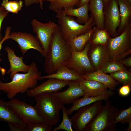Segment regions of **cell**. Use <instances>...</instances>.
Returning <instances> with one entry per match:
<instances>
[{
  "instance_id": "obj_23",
  "label": "cell",
  "mask_w": 131,
  "mask_h": 131,
  "mask_svg": "<svg viewBox=\"0 0 131 131\" xmlns=\"http://www.w3.org/2000/svg\"><path fill=\"white\" fill-rule=\"evenodd\" d=\"M89 4L90 15L93 17L96 26L104 29V4L102 0H91Z\"/></svg>"
},
{
  "instance_id": "obj_4",
  "label": "cell",
  "mask_w": 131,
  "mask_h": 131,
  "mask_svg": "<svg viewBox=\"0 0 131 131\" xmlns=\"http://www.w3.org/2000/svg\"><path fill=\"white\" fill-rule=\"evenodd\" d=\"M56 12V16L58 19L57 24L61 34L63 38L67 41L88 32L95 25L93 18L90 15L89 21L82 25L72 16L66 15L64 9Z\"/></svg>"
},
{
  "instance_id": "obj_29",
  "label": "cell",
  "mask_w": 131,
  "mask_h": 131,
  "mask_svg": "<svg viewBox=\"0 0 131 131\" xmlns=\"http://www.w3.org/2000/svg\"><path fill=\"white\" fill-rule=\"evenodd\" d=\"M23 3V1L21 0L18 1L3 0L1 4V6L8 12L17 14L21 10Z\"/></svg>"
},
{
  "instance_id": "obj_30",
  "label": "cell",
  "mask_w": 131,
  "mask_h": 131,
  "mask_svg": "<svg viewBox=\"0 0 131 131\" xmlns=\"http://www.w3.org/2000/svg\"><path fill=\"white\" fill-rule=\"evenodd\" d=\"M125 69L124 66L118 61L109 60L105 63L100 70L106 73L110 74Z\"/></svg>"
},
{
  "instance_id": "obj_44",
  "label": "cell",
  "mask_w": 131,
  "mask_h": 131,
  "mask_svg": "<svg viewBox=\"0 0 131 131\" xmlns=\"http://www.w3.org/2000/svg\"><path fill=\"white\" fill-rule=\"evenodd\" d=\"M0 91H1V90H0V94H1V92H0Z\"/></svg>"
},
{
  "instance_id": "obj_18",
  "label": "cell",
  "mask_w": 131,
  "mask_h": 131,
  "mask_svg": "<svg viewBox=\"0 0 131 131\" xmlns=\"http://www.w3.org/2000/svg\"><path fill=\"white\" fill-rule=\"evenodd\" d=\"M49 78L68 81H74L79 82L84 79L82 75L75 70L67 66L60 68L55 73L50 75L41 76L40 80Z\"/></svg>"
},
{
  "instance_id": "obj_37",
  "label": "cell",
  "mask_w": 131,
  "mask_h": 131,
  "mask_svg": "<svg viewBox=\"0 0 131 131\" xmlns=\"http://www.w3.org/2000/svg\"><path fill=\"white\" fill-rule=\"evenodd\" d=\"M124 66L130 67L131 66V56L118 61Z\"/></svg>"
},
{
  "instance_id": "obj_32",
  "label": "cell",
  "mask_w": 131,
  "mask_h": 131,
  "mask_svg": "<svg viewBox=\"0 0 131 131\" xmlns=\"http://www.w3.org/2000/svg\"><path fill=\"white\" fill-rule=\"evenodd\" d=\"M115 122L116 124L120 123L123 124L131 122V106L120 110L115 118Z\"/></svg>"
},
{
  "instance_id": "obj_36",
  "label": "cell",
  "mask_w": 131,
  "mask_h": 131,
  "mask_svg": "<svg viewBox=\"0 0 131 131\" xmlns=\"http://www.w3.org/2000/svg\"><path fill=\"white\" fill-rule=\"evenodd\" d=\"M9 12L5 10L4 8L0 7V42L2 40V37L1 33V29L2 23Z\"/></svg>"
},
{
  "instance_id": "obj_33",
  "label": "cell",
  "mask_w": 131,
  "mask_h": 131,
  "mask_svg": "<svg viewBox=\"0 0 131 131\" xmlns=\"http://www.w3.org/2000/svg\"><path fill=\"white\" fill-rule=\"evenodd\" d=\"M52 126L47 124L37 123L27 125L25 131H50Z\"/></svg>"
},
{
  "instance_id": "obj_9",
  "label": "cell",
  "mask_w": 131,
  "mask_h": 131,
  "mask_svg": "<svg viewBox=\"0 0 131 131\" xmlns=\"http://www.w3.org/2000/svg\"><path fill=\"white\" fill-rule=\"evenodd\" d=\"M31 25L35 34V37L46 54L58 24L51 20L43 23L34 19H32Z\"/></svg>"
},
{
  "instance_id": "obj_17",
  "label": "cell",
  "mask_w": 131,
  "mask_h": 131,
  "mask_svg": "<svg viewBox=\"0 0 131 131\" xmlns=\"http://www.w3.org/2000/svg\"><path fill=\"white\" fill-rule=\"evenodd\" d=\"M7 52V56L10 63V68L7 73H10V77L11 79L15 74L19 72L27 73L29 68V65L25 64L23 60L24 56L20 57L17 56L15 54V51L8 46L4 49Z\"/></svg>"
},
{
  "instance_id": "obj_10",
  "label": "cell",
  "mask_w": 131,
  "mask_h": 131,
  "mask_svg": "<svg viewBox=\"0 0 131 131\" xmlns=\"http://www.w3.org/2000/svg\"><path fill=\"white\" fill-rule=\"evenodd\" d=\"M90 44L89 41L83 49L80 52L71 50V55L67 65L82 75L95 71L92 66L88 56V52Z\"/></svg>"
},
{
  "instance_id": "obj_24",
  "label": "cell",
  "mask_w": 131,
  "mask_h": 131,
  "mask_svg": "<svg viewBox=\"0 0 131 131\" xmlns=\"http://www.w3.org/2000/svg\"><path fill=\"white\" fill-rule=\"evenodd\" d=\"M89 3L86 4L76 8H72L64 9L66 15L75 16L77 18V21L84 24L90 19L88 14Z\"/></svg>"
},
{
  "instance_id": "obj_3",
  "label": "cell",
  "mask_w": 131,
  "mask_h": 131,
  "mask_svg": "<svg viewBox=\"0 0 131 131\" xmlns=\"http://www.w3.org/2000/svg\"><path fill=\"white\" fill-rule=\"evenodd\" d=\"M35 106L47 124L51 126L59 122V113L64 104L53 93H44L35 97Z\"/></svg>"
},
{
  "instance_id": "obj_38",
  "label": "cell",
  "mask_w": 131,
  "mask_h": 131,
  "mask_svg": "<svg viewBox=\"0 0 131 131\" xmlns=\"http://www.w3.org/2000/svg\"><path fill=\"white\" fill-rule=\"evenodd\" d=\"M38 3H39V0H25V5L26 7Z\"/></svg>"
},
{
  "instance_id": "obj_15",
  "label": "cell",
  "mask_w": 131,
  "mask_h": 131,
  "mask_svg": "<svg viewBox=\"0 0 131 131\" xmlns=\"http://www.w3.org/2000/svg\"><path fill=\"white\" fill-rule=\"evenodd\" d=\"M41 84L34 88L28 90L26 92L27 96L34 97L37 95L44 93H54L61 90L68 86L69 82L49 78Z\"/></svg>"
},
{
  "instance_id": "obj_1",
  "label": "cell",
  "mask_w": 131,
  "mask_h": 131,
  "mask_svg": "<svg viewBox=\"0 0 131 131\" xmlns=\"http://www.w3.org/2000/svg\"><path fill=\"white\" fill-rule=\"evenodd\" d=\"M71 52L68 41L62 37L58 25L44 57L43 68L45 72L48 75L51 74L61 67L66 66Z\"/></svg>"
},
{
  "instance_id": "obj_28",
  "label": "cell",
  "mask_w": 131,
  "mask_h": 131,
  "mask_svg": "<svg viewBox=\"0 0 131 131\" xmlns=\"http://www.w3.org/2000/svg\"><path fill=\"white\" fill-rule=\"evenodd\" d=\"M110 75L123 85H128L131 86V73L126 69L111 73Z\"/></svg>"
},
{
  "instance_id": "obj_8",
  "label": "cell",
  "mask_w": 131,
  "mask_h": 131,
  "mask_svg": "<svg viewBox=\"0 0 131 131\" xmlns=\"http://www.w3.org/2000/svg\"><path fill=\"white\" fill-rule=\"evenodd\" d=\"M7 102L27 125L37 123L47 124L35 106L14 98Z\"/></svg>"
},
{
  "instance_id": "obj_42",
  "label": "cell",
  "mask_w": 131,
  "mask_h": 131,
  "mask_svg": "<svg viewBox=\"0 0 131 131\" xmlns=\"http://www.w3.org/2000/svg\"><path fill=\"white\" fill-rule=\"evenodd\" d=\"M104 3V5H106L110 0H102Z\"/></svg>"
},
{
  "instance_id": "obj_13",
  "label": "cell",
  "mask_w": 131,
  "mask_h": 131,
  "mask_svg": "<svg viewBox=\"0 0 131 131\" xmlns=\"http://www.w3.org/2000/svg\"><path fill=\"white\" fill-rule=\"evenodd\" d=\"M0 121L7 123L11 131H25L27 125L7 102L0 99Z\"/></svg>"
},
{
  "instance_id": "obj_21",
  "label": "cell",
  "mask_w": 131,
  "mask_h": 131,
  "mask_svg": "<svg viewBox=\"0 0 131 131\" xmlns=\"http://www.w3.org/2000/svg\"><path fill=\"white\" fill-rule=\"evenodd\" d=\"M79 82L85 94L88 97L102 95L108 90L105 85L96 81L84 79Z\"/></svg>"
},
{
  "instance_id": "obj_20",
  "label": "cell",
  "mask_w": 131,
  "mask_h": 131,
  "mask_svg": "<svg viewBox=\"0 0 131 131\" xmlns=\"http://www.w3.org/2000/svg\"><path fill=\"white\" fill-rule=\"evenodd\" d=\"M84 79L96 81L105 85L109 90L114 89L119 83L115 80L111 75L100 70L90 72L84 75H82Z\"/></svg>"
},
{
  "instance_id": "obj_14",
  "label": "cell",
  "mask_w": 131,
  "mask_h": 131,
  "mask_svg": "<svg viewBox=\"0 0 131 131\" xmlns=\"http://www.w3.org/2000/svg\"><path fill=\"white\" fill-rule=\"evenodd\" d=\"M90 64L95 71L100 70L104 64L110 60L106 45H91L88 52Z\"/></svg>"
},
{
  "instance_id": "obj_39",
  "label": "cell",
  "mask_w": 131,
  "mask_h": 131,
  "mask_svg": "<svg viewBox=\"0 0 131 131\" xmlns=\"http://www.w3.org/2000/svg\"><path fill=\"white\" fill-rule=\"evenodd\" d=\"M91 0H79L77 5L76 6L77 8L79 7L86 4L89 3Z\"/></svg>"
},
{
  "instance_id": "obj_5",
  "label": "cell",
  "mask_w": 131,
  "mask_h": 131,
  "mask_svg": "<svg viewBox=\"0 0 131 131\" xmlns=\"http://www.w3.org/2000/svg\"><path fill=\"white\" fill-rule=\"evenodd\" d=\"M105 101L99 113L86 126L83 131H117L115 120L120 110L112 105L110 100Z\"/></svg>"
},
{
  "instance_id": "obj_26",
  "label": "cell",
  "mask_w": 131,
  "mask_h": 131,
  "mask_svg": "<svg viewBox=\"0 0 131 131\" xmlns=\"http://www.w3.org/2000/svg\"><path fill=\"white\" fill-rule=\"evenodd\" d=\"M92 30L84 34L68 39L67 41L71 49L77 52L82 51L90 39Z\"/></svg>"
},
{
  "instance_id": "obj_6",
  "label": "cell",
  "mask_w": 131,
  "mask_h": 131,
  "mask_svg": "<svg viewBox=\"0 0 131 131\" xmlns=\"http://www.w3.org/2000/svg\"><path fill=\"white\" fill-rule=\"evenodd\" d=\"M110 60L118 61L131 53V22L119 35L110 37L106 45Z\"/></svg>"
},
{
  "instance_id": "obj_16",
  "label": "cell",
  "mask_w": 131,
  "mask_h": 131,
  "mask_svg": "<svg viewBox=\"0 0 131 131\" xmlns=\"http://www.w3.org/2000/svg\"><path fill=\"white\" fill-rule=\"evenodd\" d=\"M68 89L63 91L54 92L55 95L64 104L72 103L83 96L85 93L81 87L79 82L74 81H70Z\"/></svg>"
},
{
  "instance_id": "obj_31",
  "label": "cell",
  "mask_w": 131,
  "mask_h": 131,
  "mask_svg": "<svg viewBox=\"0 0 131 131\" xmlns=\"http://www.w3.org/2000/svg\"><path fill=\"white\" fill-rule=\"evenodd\" d=\"M63 113V120L60 124L57 127L54 128L53 131L64 130L67 131H73L71 121L68 116L66 108L63 106L62 108Z\"/></svg>"
},
{
  "instance_id": "obj_27",
  "label": "cell",
  "mask_w": 131,
  "mask_h": 131,
  "mask_svg": "<svg viewBox=\"0 0 131 131\" xmlns=\"http://www.w3.org/2000/svg\"><path fill=\"white\" fill-rule=\"evenodd\" d=\"M79 0H51L49 8L50 10L56 12L62 9H65L73 8L77 5Z\"/></svg>"
},
{
  "instance_id": "obj_25",
  "label": "cell",
  "mask_w": 131,
  "mask_h": 131,
  "mask_svg": "<svg viewBox=\"0 0 131 131\" xmlns=\"http://www.w3.org/2000/svg\"><path fill=\"white\" fill-rule=\"evenodd\" d=\"M89 40L91 45H106L110 37L106 29L94 26Z\"/></svg>"
},
{
  "instance_id": "obj_22",
  "label": "cell",
  "mask_w": 131,
  "mask_h": 131,
  "mask_svg": "<svg viewBox=\"0 0 131 131\" xmlns=\"http://www.w3.org/2000/svg\"><path fill=\"white\" fill-rule=\"evenodd\" d=\"M117 1L120 16V25L117 30L118 34L124 31L131 22V2L128 0Z\"/></svg>"
},
{
  "instance_id": "obj_7",
  "label": "cell",
  "mask_w": 131,
  "mask_h": 131,
  "mask_svg": "<svg viewBox=\"0 0 131 131\" xmlns=\"http://www.w3.org/2000/svg\"><path fill=\"white\" fill-rule=\"evenodd\" d=\"M102 100L85 106L77 109L70 118L75 131H83L86 126L100 112L103 106Z\"/></svg>"
},
{
  "instance_id": "obj_43",
  "label": "cell",
  "mask_w": 131,
  "mask_h": 131,
  "mask_svg": "<svg viewBox=\"0 0 131 131\" xmlns=\"http://www.w3.org/2000/svg\"><path fill=\"white\" fill-rule=\"evenodd\" d=\"M42 2L44 1H48L50 2L51 0H41Z\"/></svg>"
},
{
  "instance_id": "obj_19",
  "label": "cell",
  "mask_w": 131,
  "mask_h": 131,
  "mask_svg": "<svg viewBox=\"0 0 131 131\" xmlns=\"http://www.w3.org/2000/svg\"><path fill=\"white\" fill-rule=\"evenodd\" d=\"M114 94V92L112 90H108L104 94L99 96L88 97L85 94L83 97L79 99L73 103L72 105L70 107L66 109L67 113L69 115L74 111L84 106L99 100L106 101L108 100Z\"/></svg>"
},
{
  "instance_id": "obj_2",
  "label": "cell",
  "mask_w": 131,
  "mask_h": 131,
  "mask_svg": "<svg viewBox=\"0 0 131 131\" xmlns=\"http://www.w3.org/2000/svg\"><path fill=\"white\" fill-rule=\"evenodd\" d=\"M29 66V69L27 73H16L10 82L4 83L0 80V90L7 94L8 99L14 98L19 93L27 92L37 86L41 73L35 62H32Z\"/></svg>"
},
{
  "instance_id": "obj_12",
  "label": "cell",
  "mask_w": 131,
  "mask_h": 131,
  "mask_svg": "<svg viewBox=\"0 0 131 131\" xmlns=\"http://www.w3.org/2000/svg\"><path fill=\"white\" fill-rule=\"evenodd\" d=\"M9 39L15 41L18 44L21 53L24 56L30 49H35L45 57L46 54L35 36L32 34L21 32L10 33Z\"/></svg>"
},
{
  "instance_id": "obj_11",
  "label": "cell",
  "mask_w": 131,
  "mask_h": 131,
  "mask_svg": "<svg viewBox=\"0 0 131 131\" xmlns=\"http://www.w3.org/2000/svg\"><path fill=\"white\" fill-rule=\"evenodd\" d=\"M105 29L111 37L119 35L117 29L120 23V16L117 0H110L104 8Z\"/></svg>"
},
{
  "instance_id": "obj_35",
  "label": "cell",
  "mask_w": 131,
  "mask_h": 131,
  "mask_svg": "<svg viewBox=\"0 0 131 131\" xmlns=\"http://www.w3.org/2000/svg\"><path fill=\"white\" fill-rule=\"evenodd\" d=\"M131 86L124 85L121 87L118 90L119 95L123 97H126L128 95L131 91Z\"/></svg>"
},
{
  "instance_id": "obj_34",
  "label": "cell",
  "mask_w": 131,
  "mask_h": 131,
  "mask_svg": "<svg viewBox=\"0 0 131 131\" xmlns=\"http://www.w3.org/2000/svg\"><path fill=\"white\" fill-rule=\"evenodd\" d=\"M11 27L9 26L7 27L6 29L5 35L2 40L0 42V62H1L2 60V59L0 57V52L2 47V45L6 40L9 39V36L11 33ZM0 71L1 73L2 76L3 77L6 74V70L0 66Z\"/></svg>"
},
{
  "instance_id": "obj_41",
  "label": "cell",
  "mask_w": 131,
  "mask_h": 131,
  "mask_svg": "<svg viewBox=\"0 0 131 131\" xmlns=\"http://www.w3.org/2000/svg\"><path fill=\"white\" fill-rule=\"evenodd\" d=\"M129 126L127 129L124 131H131V122L128 124Z\"/></svg>"
},
{
  "instance_id": "obj_40",
  "label": "cell",
  "mask_w": 131,
  "mask_h": 131,
  "mask_svg": "<svg viewBox=\"0 0 131 131\" xmlns=\"http://www.w3.org/2000/svg\"><path fill=\"white\" fill-rule=\"evenodd\" d=\"M39 0V3L40 4V8L41 9H43V3L41 0Z\"/></svg>"
}]
</instances>
